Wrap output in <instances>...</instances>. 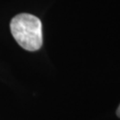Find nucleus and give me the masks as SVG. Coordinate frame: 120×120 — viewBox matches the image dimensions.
I'll return each mask as SVG.
<instances>
[{
	"label": "nucleus",
	"instance_id": "f257e3e1",
	"mask_svg": "<svg viewBox=\"0 0 120 120\" xmlns=\"http://www.w3.org/2000/svg\"><path fill=\"white\" fill-rule=\"evenodd\" d=\"M13 38L23 49L34 52L43 45L42 22L35 15L20 13L13 17L10 23Z\"/></svg>",
	"mask_w": 120,
	"mask_h": 120
},
{
	"label": "nucleus",
	"instance_id": "f03ea898",
	"mask_svg": "<svg viewBox=\"0 0 120 120\" xmlns=\"http://www.w3.org/2000/svg\"><path fill=\"white\" fill-rule=\"evenodd\" d=\"M116 115H117V116H118V117H120V105L118 106L117 109H116Z\"/></svg>",
	"mask_w": 120,
	"mask_h": 120
}]
</instances>
